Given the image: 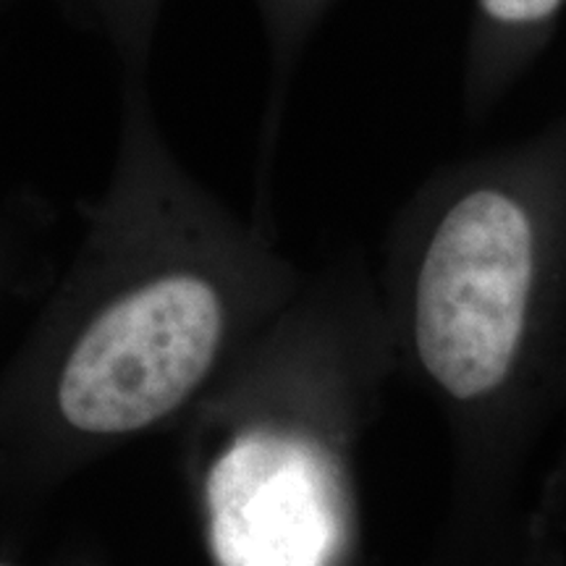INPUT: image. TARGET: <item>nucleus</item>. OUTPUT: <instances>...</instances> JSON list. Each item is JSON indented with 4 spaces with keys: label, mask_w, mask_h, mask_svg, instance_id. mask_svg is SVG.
<instances>
[{
    "label": "nucleus",
    "mask_w": 566,
    "mask_h": 566,
    "mask_svg": "<svg viewBox=\"0 0 566 566\" xmlns=\"http://www.w3.org/2000/svg\"><path fill=\"white\" fill-rule=\"evenodd\" d=\"M116 281L76 331L55 380L61 422L116 443L174 420L265 334L307 281L275 237L226 212L176 166L147 76H126L116 181L101 212Z\"/></svg>",
    "instance_id": "obj_1"
},
{
    "label": "nucleus",
    "mask_w": 566,
    "mask_h": 566,
    "mask_svg": "<svg viewBox=\"0 0 566 566\" xmlns=\"http://www.w3.org/2000/svg\"><path fill=\"white\" fill-rule=\"evenodd\" d=\"M76 24L111 48L126 76H147L166 0H59Z\"/></svg>",
    "instance_id": "obj_5"
},
{
    "label": "nucleus",
    "mask_w": 566,
    "mask_h": 566,
    "mask_svg": "<svg viewBox=\"0 0 566 566\" xmlns=\"http://www.w3.org/2000/svg\"><path fill=\"white\" fill-rule=\"evenodd\" d=\"M0 566H11V564H0Z\"/></svg>",
    "instance_id": "obj_6"
},
{
    "label": "nucleus",
    "mask_w": 566,
    "mask_h": 566,
    "mask_svg": "<svg viewBox=\"0 0 566 566\" xmlns=\"http://www.w3.org/2000/svg\"><path fill=\"white\" fill-rule=\"evenodd\" d=\"M551 174L535 145L451 163L409 197L388 233L380 302L396 373L441 415L451 493L467 509L512 491L546 310Z\"/></svg>",
    "instance_id": "obj_2"
},
{
    "label": "nucleus",
    "mask_w": 566,
    "mask_h": 566,
    "mask_svg": "<svg viewBox=\"0 0 566 566\" xmlns=\"http://www.w3.org/2000/svg\"><path fill=\"white\" fill-rule=\"evenodd\" d=\"M394 373L384 302L365 273L304 281L221 378L197 467L212 564H346L359 449Z\"/></svg>",
    "instance_id": "obj_3"
},
{
    "label": "nucleus",
    "mask_w": 566,
    "mask_h": 566,
    "mask_svg": "<svg viewBox=\"0 0 566 566\" xmlns=\"http://www.w3.org/2000/svg\"><path fill=\"white\" fill-rule=\"evenodd\" d=\"M336 0H252L268 42V59H271V97H268L265 118V150L279 139V126L283 116L286 92L292 87L296 63L302 61L304 48L310 45L313 34L325 13L334 9Z\"/></svg>",
    "instance_id": "obj_4"
}]
</instances>
